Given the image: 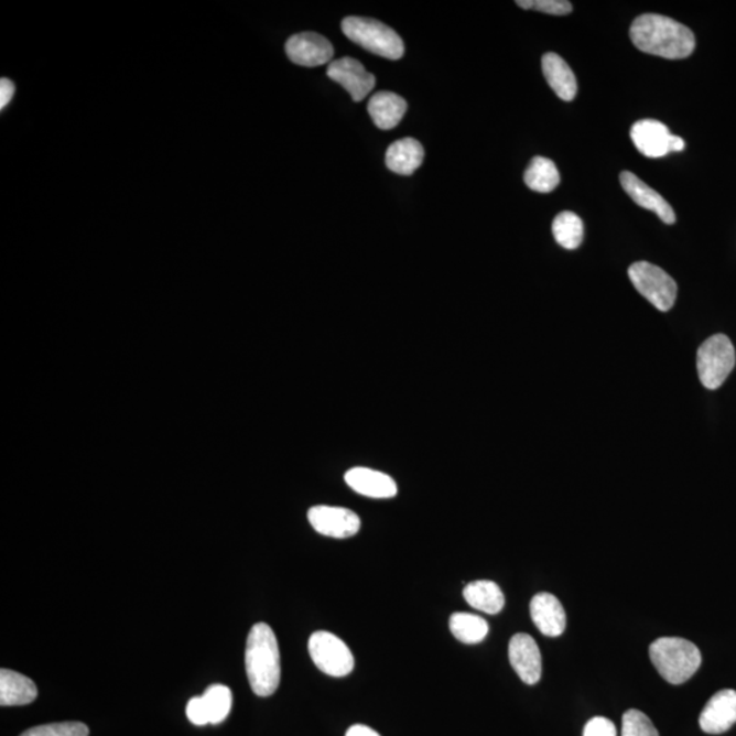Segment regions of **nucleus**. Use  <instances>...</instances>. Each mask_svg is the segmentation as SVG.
<instances>
[{"instance_id":"1","label":"nucleus","mask_w":736,"mask_h":736,"mask_svg":"<svg viewBox=\"0 0 736 736\" xmlns=\"http://www.w3.org/2000/svg\"><path fill=\"white\" fill-rule=\"evenodd\" d=\"M630 37L641 53L664 59H684L692 55L695 48L694 33L665 15L637 17L630 28Z\"/></svg>"},{"instance_id":"2","label":"nucleus","mask_w":736,"mask_h":736,"mask_svg":"<svg viewBox=\"0 0 736 736\" xmlns=\"http://www.w3.org/2000/svg\"><path fill=\"white\" fill-rule=\"evenodd\" d=\"M246 672L252 692L269 697L281 680V659L278 638L267 624L252 626L246 646Z\"/></svg>"},{"instance_id":"3","label":"nucleus","mask_w":736,"mask_h":736,"mask_svg":"<svg viewBox=\"0 0 736 736\" xmlns=\"http://www.w3.org/2000/svg\"><path fill=\"white\" fill-rule=\"evenodd\" d=\"M654 669L671 684H682L700 669L701 652L692 641L678 637H663L649 647Z\"/></svg>"},{"instance_id":"4","label":"nucleus","mask_w":736,"mask_h":736,"mask_svg":"<svg viewBox=\"0 0 736 736\" xmlns=\"http://www.w3.org/2000/svg\"><path fill=\"white\" fill-rule=\"evenodd\" d=\"M342 28L350 42L372 54L390 61H399L404 56L405 47L401 37L382 22L365 17H347Z\"/></svg>"},{"instance_id":"5","label":"nucleus","mask_w":736,"mask_h":736,"mask_svg":"<svg viewBox=\"0 0 736 736\" xmlns=\"http://www.w3.org/2000/svg\"><path fill=\"white\" fill-rule=\"evenodd\" d=\"M736 361L735 348L727 336L715 335L701 345L697 353V370L701 383L706 389L722 387Z\"/></svg>"},{"instance_id":"6","label":"nucleus","mask_w":736,"mask_h":736,"mask_svg":"<svg viewBox=\"0 0 736 736\" xmlns=\"http://www.w3.org/2000/svg\"><path fill=\"white\" fill-rule=\"evenodd\" d=\"M629 278L636 290L660 312H669L677 301L675 280L657 264L636 262L629 268Z\"/></svg>"},{"instance_id":"7","label":"nucleus","mask_w":736,"mask_h":736,"mask_svg":"<svg viewBox=\"0 0 736 736\" xmlns=\"http://www.w3.org/2000/svg\"><path fill=\"white\" fill-rule=\"evenodd\" d=\"M310 658L326 675L342 678L353 672L355 659L342 638L329 631H315L309 640Z\"/></svg>"},{"instance_id":"8","label":"nucleus","mask_w":736,"mask_h":736,"mask_svg":"<svg viewBox=\"0 0 736 736\" xmlns=\"http://www.w3.org/2000/svg\"><path fill=\"white\" fill-rule=\"evenodd\" d=\"M310 524L324 537L347 539L360 529V519L355 511L337 506H314L309 510Z\"/></svg>"},{"instance_id":"9","label":"nucleus","mask_w":736,"mask_h":736,"mask_svg":"<svg viewBox=\"0 0 736 736\" xmlns=\"http://www.w3.org/2000/svg\"><path fill=\"white\" fill-rule=\"evenodd\" d=\"M327 77L340 84L356 102L364 101L376 88L377 79L354 57H340L332 61L327 67Z\"/></svg>"},{"instance_id":"10","label":"nucleus","mask_w":736,"mask_h":736,"mask_svg":"<svg viewBox=\"0 0 736 736\" xmlns=\"http://www.w3.org/2000/svg\"><path fill=\"white\" fill-rule=\"evenodd\" d=\"M285 51L291 62L304 67L326 65L335 55V48L329 40L312 32L292 36L285 44Z\"/></svg>"},{"instance_id":"11","label":"nucleus","mask_w":736,"mask_h":736,"mask_svg":"<svg viewBox=\"0 0 736 736\" xmlns=\"http://www.w3.org/2000/svg\"><path fill=\"white\" fill-rule=\"evenodd\" d=\"M509 660L522 682L537 684L542 678V653L537 641L526 632L511 637Z\"/></svg>"},{"instance_id":"12","label":"nucleus","mask_w":736,"mask_h":736,"mask_svg":"<svg viewBox=\"0 0 736 736\" xmlns=\"http://www.w3.org/2000/svg\"><path fill=\"white\" fill-rule=\"evenodd\" d=\"M630 137L638 152L643 156L660 159L671 153V141L674 136L659 120L643 119L632 125Z\"/></svg>"},{"instance_id":"13","label":"nucleus","mask_w":736,"mask_h":736,"mask_svg":"<svg viewBox=\"0 0 736 736\" xmlns=\"http://www.w3.org/2000/svg\"><path fill=\"white\" fill-rule=\"evenodd\" d=\"M736 723V692L733 689L716 693L700 715V727L706 734H723Z\"/></svg>"},{"instance_id":"14","label":"nucleus","mask_w":736,"mask_h":736,"mask_svg":"<svg viewBox=\"0 0 736 736\" xmlns=\"http://www.w3.org/2000/svg\"><path fill=\"white\" fill-rule=\"evenodd\" d=\"M619 180L626 194H628L638 206L657 213L660 220L665 224H674L677 221L675 212L671 208V205L661 197L657 190L649 187L647 183H643L640 180V177L631 174L629 171H624L623 174H620Z\"/></svg>"},{"instance_id":"15","label":"nucleus","mask_w":736,"mask_h":736,"mask_svg":"<svg viewBox=\"0 0 736 736\" xmlns=\"http://www.w3.org/2000/svg\"><path fill=\"white\" fill-rule=\"evenodd\" d=\"M531 617L533 624L544 636L558 637L566 629L565 609L562 603L548 592H542L533 597Z\"/></svg>"},{"instance_id":"16","label":"nucleus","mask_w":736,"mask_h":736,"mask_svg":"<svg viewBox=\"0 0 736 736\" xmlns=\"http://www.w3.org/2000/svg\"><path fill=\"white\" fill-rule=\"evenodd\" d=\"M345 481L360 496L370 498H393L397 494L396 481L387 474L368 468H353L345 474Z\"/></svg>"},{"instance_id":"17","label":"nucleus","mask_w":736,"mask_h":736,"mask_svg":"<svg viewBox=\"0 0 736 736\" xmlns=\"http://www.w3.org/2000/svg\"><path fill=\"white\" fill-rule=\"evenodd\" d=\"M367 111L378 129L390 130L404 118L407 101L393 91H378L368 101Z\"/></svg>"},{"instance_id":"18","label":"nucleus","mask_w":736,"mask_h":736,"mask_svg":"<svg viewBox=\"0 0 736 736\" xmlns=\"http://www.w3.org/2000/svg\"><path fill=\"white\" fill-rule=\"evenodd\" d=\"M543 74L560 99L572 101L577 95V79L571 66L560 55L549 53L542 59Z\"/></svg>"},{"instance_id":"19","label":"nucleus","mask_w":736,"mask_h":736,"mask_svg":"<svg viewBox=\"0 0 736 736\" xmlns=\"http://www.w3.org/2000/svg\"><path fill=\"white\" fill-rule=\"evenodd\" d=\"M37 699V686L31 678L20 672L2 669L0 671V705L22 706Z\"/></svg>"},{"instance_id":"20","label":"nucleus","mask_w":736,"mask_h":736,"mask_svg":"<svg viewBox=\"0 0 736 736\" xmlns=\"http://www.w3.org/2000/svg\"><path fill=\"white\" fill-rule=\"evenodd\" d=\"M423 159L422 143L413 138L396 141L387 151V166L399 175H412L423 164Z\"/></svg>"},{"instance_id":"21","label":"nucleus","mask_w":736,"mask_h":736,"mask_svg":"<svg viewBox=\"0 0 736 736\" xmlns=\"http://www.w3.org/2000/svg\"><path fill=\"white\" fill-rule=\"evenodd\" d=\"M463 595L470 607L481 613L496 615L502 611L505 606L504 592L494 581H474L465 586Z\"/></svg>"},{"instance_id":"22","label":"nucleus","mask_w":736,"mask_h":736,"mask_svg":"<svg viewBox=\"0 0 736 736\" xmlns=\"http://www.w3.org/2000/svg\"><path fill=\"white\" fill-rule=\"evenodd\" d=\"M526 184L537 193H551L561 182L560 172H558L554 161L548 158H533L529 164L526 175Z\"/></svg>"},{"instance_id":"23","label":"nucleus","mask_w":736,"mask_h":736,"mask_svg":"<svg viewBox=\"0 0 736 736\" xmlns=\"http://www.w3.org/2000/svg\"><path fill=\"white\" fill-rule=\"evenodd\" d=\"M448 628L452 635L464 643H479L485 640L490 630L486 619L468 613L453 614L448 620Z\"/></svg>"},{"instance_id":"24","label":"nucleus","mask_w":736,"mask_h":736,"mask_svg":"<svg viewBox=\"0 0 736 736\" xmlns=\"http://www.w3.org/2000/svg\"><path fill=\"white\" fill-rule=\"evenodd\" d=\"M552 234L563 249L576 250L583 243L584 224L573 212H562L552 221Z\"/></svg>"},{"instance_id":"25","label":"nucleus","mask_w":736,"mask_h":736,"mask_svg":"<svg viewBox=\"0 0 736 736\" xmlns=\"http://www.w3.org/2000/svg\"><path fill=\"white\" fill-rule=\"evenodd\" d=\"M210 724L226 721L232 708V692L224 684H212L203 695Z\"/></svg>"},{"instance_id":"26","label":"nucleus","mask_w":736,"mask_h":736,"mask_svg":"<svg viewBox=\"0 0 736 736\" xmlns=\"http://www.w3.org/2000/svg\"><path fill=\"white\" fill-rule=\"evenodd\" d=\"M20 736H89V728L79 722L54 723L26 729Z\"/></svg>"},{"instance_id":"27","label":"nucleus","mask_w":736,"mask_h":736,"mask_svg":"<svg viewBox=\"0 0 736 736\" xmlns=\"http://www.w3.org/2000/svg\"><path fill=\"white\" fill-rule=\"evenodd\" d=\"M623 736H659V733L646 713L629 710L623 718Z\"/></svg>"},{"instance_id":"28","label":"nucleus","mask_w":736,"mask_h":736,"mask_svg":"<svg viewBox=\"0 0 736 736\" xmlns=\"http://www.w3.org/2000/svg\"><path fill=\"white\" fill-rule=\"evenodd\" d=\"M517 4L521 9L542 11L551 15H566L573 10L572 3L566 0H519Z\"/></svg>"},{"instance_id":"29","label":"nucleus","mask_w":736,"mask_h":736,"mask_svg":"<svg viewBox=\"0 0 736 736\" xmlns=\"http://www.w3.org/2000/svg\"><path fill=\"white\" fill-rule=\"evenodd\" d=\"M584 736H617V727L609 718L597 716L585 724Z\"/></svg>"},{"instance_id":"30","label":"nucleus","mask_w":736,"mask_h":736,"mask_svg":"<svg viewBox=\"0 0 736 736\" xmlns=\"http://www.w3.org/2000/svg\"><path fill=\"white\" fill-rule=\"evenodd\" d=\"M186 713L188 721L192 722L194 726H206V724H210L203 695L188 701Z\"/></svg>"},{"instance_id":"31","label":"nucleus","mask_w":736,"mask_h":736,"mask_svg":"<svg viewBox=\"0 0 736 736\" xmlns=\"http://www.w3.org/2000/svg\"><path fill=\"white\" fill-rule=\"evenodd\" d=\"M14 94L15 85L13 80L2 78V80H0V108L4 109L8 107L11 99H13Z\"/></svg>"},{"instance_id":"32","label":"nucleus","mask_w":736,"mask_h":736,"mask_svg":"<svg viewBox=\"0 0 736 736\" xmlns=\"http://www.w3.org/2000/svg\"><path fill=\"white\" fill-rule=\"evenodd\" d=\"M345 736H381L377 732H374L372 728L364 726V724H356L348 729Z\"/></svg>"},{"instance_id":"33","label":"nucleus","mask_w":736,"mask_h":736,"mask_svg":"<svg viewBox=\"0 0 736 736\" xmlns=\"http://www.w3.org/2000/svg\"><path fill=\"white\" fill-rule=\"evenodd\" d=\"M684 147H686V143H684L681 137H672L671 152H682Z\"/></svg>"}]
</instances>
